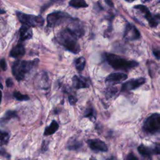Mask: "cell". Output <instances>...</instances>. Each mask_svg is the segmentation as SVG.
Instances as JSON below:
<instances>
[{
	"instance_id": "cell-10",
	"label": "cell",
	"mask_w": 160,
	"mask_h": 160,
	"mask_svg": "<svg viewBox=\"0 0 160 160\" xmlns=\"http://www.w3.org/2000/svg\"><path fill=\"white\" fill-rule=\"evenodd\" d=\"M146 81V79L140 78L138 79H132L122 85L121 91H129L135 89L141 85H142Z\"/></svg>"
},
{
	"instance_id": "cell-16",
	"label": "cell",
	"mask_w": 160,
	"mask_h": 160,
	"mask_svg": "<svg viewBox=\"0 0 160 160\" xmlns=\"http://www.w3.org/2000/svg\"><path fill=\"white\" fill-rule=\"evenodd\" d=\"M58 128H59V124L55 120H53L52 121L50 125L45 128L44 135V136L51 135L54 134L58 129Z\"/></svg>"
},
{
	"instance_id": "cell-33",
	"label": "cell",
	"mask_w": 160,
	"mask_h": 160,
	"mask_svg": "<svg viewBox=\"0 0 160 160\" xmlns=\"http://www.w3.org/2000/svg\"><path fill=\"white\" fill-rule=\"evenodd\" d=\"M105 2L110 7H113L114 6V4H113V2L112 1V0H104Z\"/></svg>"
},
{
	"instance_id": "cell-17",
	"label": "cell",
	"mask_w": 160,
	"mask_h": 160,
	"mask_svg": "<svg viewBox=\"0 0 160 160\" xmlns=\"http://www.w3.org/2000/svg\"><path fill=\"white\" fill-rule=\"evenodd\" d=\"M82 146V144L79 140L76 138H73V139H70L68 141L67 144V148L69 150H78Z\"/></svg>"
},
{
	"instance_id": "cell-14",
	"label": "cell",
	"mask_w": 160,
	"mask_h": 160,
	"mask_svg": "<svg viewBox=\"0 0 160 160\" xmlns=\"http://www.w3.org/2000/svg\"><path fill=\"white\" fill-rule=\"evenodd\" d=\"M32 32L31 27L23 24L19 29V38L20 40L23 41L32 38Z\"/></svg>"
},
{
	"instance_id": "cell-25",
	"label": "cell",
	"mask_w": 160,
	"mask_h": 160,
	"mask_svg": "<svg viewBox=\"0 0 160 160\" xmlns=\"http://www.w3.org/2000/svg\"><path fill=\"white\" fill-rule=\"evenodd\" d=\"M116 91H117V89L114 88H109L107 89L106 94L109 95V96L111 97L112 96H113L116 92Z\"/></svg>"
},
{
	"instance_id": "cell-8",
	"label": "cell",
	"mask_w": 160,
	"mask_h": 160,
	"mask_svg": "<svg viewBox=\"0 0 160 160\" xmlns=\"http://www.w3.org/2000/svg\"><path fill=\"white\" fill-rule=\"evenodd\" d=\"M134 8L139 10L144 14L146 19L148 21L149 24L151 27L156 28L158 25L159 20V14H157L155 16H152L150 13L149 9H148V8L144 5H141V4L137 5L134 6Z\"/></svg>"
},
{
	"instance_id": "cell-13",
	"label": "cell",
	"mask_w": 160,
	"mask_h": 160,
	"mask_svg": "<svg viewBox=\"0 0 160 160\" xmlns=\"http://www.w3.org/2000/svg\"><path fill=\"white\" fill-rule=\"evenodd\" d=\"M72 85L76 89L86 88L89 86V81L86 78L77 76L72 78Z\"/></svg>"
},
{
	"instance_id": "cell-9",
	"label": "cell",
	"mask_w": 160,
	"mask_h": 160,
	"mask_svg": "<svg viewBox=\"0 0 160 160\" xmlns=\"http://www.w3.org/2000/svg\"><path fill=\"white\" fill-rule=\"evenodd\" d=\"M140 37V32L138 29L132 24L128 23L124 33V38L126 41H134L139 39Z\"/></svg>"
},
{
	"instance_id": "cell-32",
	"label": "cell",
	"mask_w": 160,
	"mask_h": 160,
	"mask_svg": "<svg viewBox=\"0 0 160 160\" xmlns=\"http://www.w3.org/2000/svg\"><path fill=\"white\" fill-rule=\"evenodd\" d=\"M153 54L155 56V57L157 58V59H159V50H153Z\"/></svg>"
},
{
	"instance_id": "cell-34",
	"label": "cell",
	"mask_w": 160,
	"mask_h": 160,
	"mask_svg": "<svg viewBox=\"0 0 160 160\" xmlns=\"http://www.w3.org/2000/svg\"><path fill=\"white\" fill-rule=\"evenodd\" d=\"M4 13H5V11H4V10L0 9V14H4Z\"/></svg>"
},
{
	"instance_id": "cell-31",
	"label": "cell",
	"mask_w": 160,
	"mask_h": 160,
	"mask_svg": "<svg viewBox=\"0 0 160 160\" xmlns=\"http://www.w3.org/2000/svg\"><path fill=\"white\" fill-rule=\"evenodd\" d=\"M0 155L5 157V158H9V154L6 152V151L4 149H0Z\"/></svg>"
},
{
	"instance_id": "cell-2",
	"label": "cell",
	"mask_w": 160,
	"mask_h": 160,
	"mask_svg": "<svg viewBox=\"0 0 160 160\" xmlns=\"http://www.w3.org/2000/svg\"><path fill=\"white\" fill-rule=\"evenodd\" d=\"M38 61V59H34L33 61H17L14 62L12 66V72L16 80L18 81L22 80L25 74L29 72Z\"/></svg>"
},
{
	"instance_id": "cell-7",
	"label": "cell",
	"mask_w": 160,
	"mask_h": 160,
	"mask_svg": "<svg viewBox=\"0 0 160 160\" xmlns=\"http://www.w3.org/2000/svg\"><path fill=\"white\" fill-rule=\"evenodd\" d=\"M66 29L77 39L82 37L84 34V27L78 19H72Z\"/></svg>"
},
{
	"instance_id": "cell-26",
	"label": "cell",
	"mask_w": 160,
	"mask_h": 160,
	"mask_svg": "<svg viewBox=\"0 0 160 160\" xmlns=\"http://www.w3.org/2000/svg\"><path fill=\"white\" fill-rule=\"evenodd\" d=\"M124 160H138V159L133 152H130L127 155Z\"/></svg>"
},
{
	"instance_id": "cell-6",
	"label": "cell",
	"mask_w": 160,
	"mask_h": 160,
	"mask_svg": "<svg viewBox=\"0 0 160 160\" xmlns=\"http://www.w3.org/2000/svg\"><path fill=\"white\" fill-rule=\"evenodd\" d=\"M16 15L21 23L29 27L42 26L44 22L42 17L40 16L26 14L21 12H17Z\"/></svg>"
},
{
	"instance_id": "cell-28",
	"label": "cell",
	"mask_w": 160,
	"mask_h": 160,
	"mask_svg": "<svg viewBox=\"0 0 160 160\" xmlns=\"http://www.w3.org/2000/svg\"><path fill=\"white\" fill-rule=\"evenodd\" d=\"M0 67L3 71H6L7 68V64L4 59H2L0 60Z\"/></svg>"
},
{
	"instance_id": "cell-36",
	"label": "cell",
	"mask_w": 160,
	"mask_h": 160,
	"mask_svg": "<svg viewBox=\"0 0 160 160\" xmlns=\"http://www.w3.org/2000/svg\"><path fill=\"white\" fill-rule=\"evenodd\" d=\"M0 88L1 89H3V86H2V84L0 82Z\"/></svg>"
},
{
	"instance_id": "cell-35",
	"label": "cell",
	"mask_w": 160,
	"mask_h": 160,
	"mask_svg": "<svg viewBox=\"0 0 160 160\" xmlns=\"http://www.w3.org/2000/svg\"><path fill=\"white\" fill-rule=\"evenodd\" d=\"M1 98H2V92H1V91H0V102H1Z\"/></svg>"
},
{
	"instance_id": "cell-19",
	"label": "cell",
	"mask_w": 160,
	"mask_h": 160,
	"mask_svg": "<svg viewBox=\"0 0 160 160\" xmlns=\"http://www.w3.org/2000/svg\"><path fill=\"white\" fill-rule=\"evenodd\" d=\"M69 4L70 6L75 8H86L88 6V4L84 0H71Z\"/></svg>"
},
{
	"instance_id": "cell-29",
	"label": "cell",
	"mask_w": 160,
	"mask_h": 160,
	"mask_svg": "<svg viewBox=\"0 0 160 160\" xmlns=\"http://www.w3.org/2000/svg\"><path fill=\"white\" fill-rule=\"evenodd\" d=\"M159 150H160V148H159V144H156L155 146L152 149V153H154L155 154H159Z\"/></svg>"
},
{
	"instance_id": "cell-11",
	"label": "cell",
	"mask_w": 160,
	"mask_h": 160,
	"mask_svg": "<svg viewBox=\"0 0 160 160\" xmlns=\"http://www.w3.org/2000/svg\"><path fill=\"white\" fill-rule=\"evenodd\" d=\"M86 142L89 147L92 150H94L95 151L106 152L108 150L107 145L103 141L99 139H88Z\"/></svg>"
},
{
	"instance_id": "cell-37",
	"label": "cell",
	"mask_w": 160,
	"mask_h": 160,
	"mask_svg": "<svg viewBox=\"0 0 160 160\" xmlns=\"http://www.w3.org/2000/svg\"><path fill=\"white\" fill-rule=\"evenodd\" d=\"M125 1H128V2H132V1H135V0H125Z\"/></svg>"
},
{
	"instance_id": "cell-39",
	"label": "cell",
	"mask_w": 160,
	"mask_h": 160,
	"mask_svg": "<svg viewBox=\"0 0 160 160\" xmlns=\"http://www.w3.org/2000/svg\"><path fill=\"white\" fill-rule=\"evenodd\" d=\"M149 1V0H142V1L143 2H146V1Z\"/></svg>"
},
{
	"instance_id": "cell-12",
	"label": "cell",
	"mask_w": 160,
	"mask_h": 160,
	"mask_svg": "<svg viewBox=\"0 0 160 160\" xmlns=\"http://www.w3.org/2000/svg\"><path fill=\"white\" fill-rule=\"evenodd\" d=\"M128 75L123 72H113L110 74L106 79V82L110 84H119L125 81Z\"/></svg>"
},
{
	"instance_id": "cell-21",
	"label": "cell",
	"mask_w": 160,
	"mask_h": 160,
	"mask_svg": "<svg viewBox=\"0 0 160 160\" xmlns=\"http://www.w3.org/2000/svg\"><path fill=\"white\" fill-rule=\"evenodd\" d=\"M9 139V135L7 132L0 130V146L6 144Z\"/></svg>"
},
{
	"instance_id": "cell-27",
	"label": "cell",
	"mask_w": 160,
	"mask_h": 160,
	"mask_svg": "<svg viewBox=\"0 0 160 160\" xmlns=\"http://www.w3.org/2000/svg\"><path fill=\"white\" fill-rule=\"evenodd\" d=\"M68 99H69V102L70 104H71V105L75 104L76 103V102H77V98L75 96H72V95L69 96Z\"/></svg>"
},
{
	"instance_id": "cell-22",
	"label": "cell",
	"mask_w": 160,
	"mask_h": 160,
	"mask_svg": "<svg viewBox=\"0 0 160 160\" xmlns=\"http://www.w3.org/2000/svg\"><path fill=\"white\" fill-rule=\"evenodd\" d=\"M84 117L85 118H88L90 119H96V114H95V111L93 108L92 107H89L87 108L85 111L84 112Z\"/></svg>"
},
{
	"instance_id": "cell-1",
	"label": "cell",
	"mask_w": 160,
	"mask_h": 160,
	"mask_svg": "<svg viewBox=\"0 0 160 160\" xmlns=\"http://www.w3.org/2000/svg\"><path fill=\"white\" fill-rule=\"evenodd\" d=\"M58 40L67 50L77 54L80 51V46L76 38L66 29L59 32L58 36Z\"/></svg>"
},
{
	"instance_id": "cell-18",
	"label": "cell",
	"mask_w": 160,
	"mask_h": 160,
	"mask_svg": "<svg viewBox=\"0 0 160 160\" xmlns=\"http://www.w3.org/2000/svg\"><path fill=\"white\" fill-rule=\"evenodd\" d=\"M138 152L142 156H144V157H146V158H150L152 153V149H150L149 148L143 145V144H141L140 146H138Z\"/></svg>"
},
{
	"instance_id": "cell-30",
	"label": "cell",
	"mask_w": 160,
	"mask_h": 160,
	"mask_svg": "<svg viewBox=\"0 0 160 160\" xmlns=\"http://www.w3.org/2000/svg\"><path fill=\"white\" fill-rule=\"evenodd\" d=\"M6 86L8 87V88H10V87L12 86L13 82H12V80L11 79V78H9L6 80Z\"/></svg>"
},
{
	"instance_id": "cell-38",
	"label": "cell",
	"mask_w": 160,
	"mask_h": 160,
	"mask_svg": "<svg viewBox=\"0 0 160 160\" xmlns=\"http://www.w3.org/2000/svg\"><path fill=\"white\" fill-rule=\"evenodd\" d=\"M89 160H97V159H96L95 158H91L89 159Z\"/></svg>"
},
{
	"instance_id": "cell-23",
	"label": "cell",
	"mask_w": 160,
	"mask_h": 160,
	"mask_svg": "<svg viewBox=\"0 0 160 160\" xmlns=\"http://www.w3.org/2000/svg\"><path fill=\"white\" fill-rule=\"evenodd\" d=\"M16 116H17V114H16V111H8L5 113L4 116L2 118L1 121L4 122V121H6L8 120H9L11 118H15Z\"/></svg>"
},
{
	"instance_id": "cell-24",
	"label": "cell",
	"mask_w": 160,
	"mask_h": 160,
	"mask_svg": "<svg viewBox=\"0 0 160 160\" xmlns=\"http://www.w3.org/2000/svg\"><path fill=\"white\" fill-rule=\"evenodd\" d=\"M14 98L18 101H28L29 99V98L26 94H22L18 91H15L13 94Z\"/></svg>"
},
{
	"instance_id": "cell-15",
	"label": "cell",
	"mask_w": 160,
	"mask_h": 160,
	"mask_svg": "<svg viewBox=\"0 0 160 160\" xmlns=\"http://www.w3.org/2000/svg\"><path fill=\"white\" fill-rule=\"evenodd\" d=\"M24 54L25 49L24 48V46L21 44H19L11 49L9 56L14 58H19L22 57Z\"/></svg>"
},
{
	"instance_id": "cell-3",
	"label": "cell",
	"mask_w": 160,
	"mask_h": 160,
	"mask_svg": "<svg viewBox=\"0 0 160 160\" xmlns=\"http://www.w3.org/2000/svg\"><path fill=\"white\" fill-rule=\"evenodd\" d=\"M106 59L109 64L116 69L128 71L138 66V63L136 61H128L114 54H106Z\"/></svg>"
},
{
	"instance_id": "cell-4",
	"label": "cell",
	"mask_w": 160,
	"mask_h": 160,
	"mask_svg": "<svg viewBox=\"0 0 160 160\" xmlns=\"http://www.w3.org/2000/svg\"><path fill=\"white\" fill-rule=\"evenodd\" d=\"M160 129V115L154 113L149 116L144 121L143 130L149 134H156Z\"/></svg>"
},
{
	"instance_id": "cell-20",
	"label": "cell",
	"mask_w": 160,
	"mask_h": 160,
	"mask_svg": "<svg viewBox=\"0 0 160 160\" xmlns=\"http://www.w3.org/2000/svg\"><path fill=\"white\" fill-rule=\"evenodd\" d=\"M74 64L76 68L78 71H82L84 68L86 64V59L83 57H80L74 61Z\"/></svg>"
},
{
	"instance_id": "cell-5",
	"label": "cell",
	"mask_w": 160,
	"mask_h": 160,
	"mask_svg": "<svg viewBox=\"0 0 160 160\" xmlns=\"http://www.w3.org/2000/svg\"><path fill=\"white\" fill-rule=\"evenodd\" d=\"M72 18L66 12L58 11L54 12L48 15L47 25L49 28L56 27L68 20H71Z\"/></svg>"
}]
</instances>
